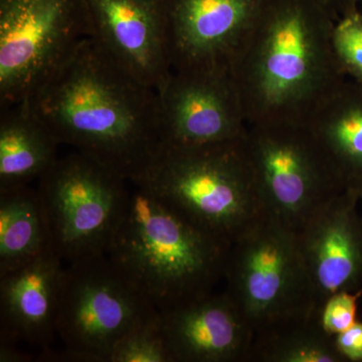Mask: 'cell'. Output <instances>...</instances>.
<instances>
[{"instance_id": "6da1fadb", "label": "cell", "mask_w": 362, "mask_h": 362, "mask_svg": "<svg viewBox=\"0 0 362 362\" xmlns=\"http://www.w3.org/2000/svg\"><path fill=\"white\" fill-rule=\"evenodd\" d=\"M26 103L59 144L70 145L128 180L160 149L157 90L124 70L90 37Z\"/></svg>"}, {"instance_id": "7a4b0ae2", "label": "cell", "mask_w": 362, "mask_h": 362, "mask_svg": "<svg viewBox=\"0 0 362 362\" xmlns=\"http://www.w3.org/2000/svg\"><path fill=\"white\" fill-rule=\"evenodd\" d=\"M335 21L313 0H271L230 71L247 126L306 125L342 87Z\"/></svg>"}, {"instance_id": "3957f363", "label": "cell", "mask_w": 362, "mask_h": 362, "mask_svg": "<svg viewBox=\"0 0 362 362\" xmlns=\"http://www.w3.org/2000/svg\"><path fill=\"white\" fill-rule=\"evenodd\" d=\"M230 246L130 182L107 257L164 312L214 292L225 275Z\"/></svg>"}, {"instance_id": "277c9868", "label": "cell", "mask_w": 362, "mask_h": 362, "mask_svg": "<svg viewBox=\"0 0 362 362\" xmlns=\"http://www.w3.org/2000/svg\"><path fill=\"white\" fill-rule=\"evenodd\" d=\"M244 138L206 146H161L129 181L232 245L266 214Z\"/></svg>"}, {"instance_id": "5b68a950", "label": "cell", "mask_w": 362, "mask_h": 362, "mask_svg": "<svg viewBox=\"0 0 362 362\" xmlns=\"http://www.w3.org/2000/svg\"><path fill=\"white\" fill-rule=\"evenodd\" d=\"M223 279L255 337L320 314L297 233L269 214L233 243Z\"/></svg>"}, {"instance_id": "8992f818", "label": "cell", "mask_w": 362, "mask_h": 362, "mask_svg": "<svg viewBox=\"0 0 362 362\" xmlns=\"http://www.w3.org/2000/svg\"><path fill=\"white\" fill-rule=\"evenodd\" d=\"M37 189L54 254L68 264L107 255L129 197L125 176L76 151L57 159Z\"/></svg>"}, {"instance_id": "52a82bcc", "label": "cell", "mask_w": 362, "mask_h": 362, "mask_svg": "<svg viewBox=\"0 0 362 362\" xmlns=\"http://www.w3.org/2000/svg\"><path fill=\"white\" fill-rule=\"evenodd\" d=\"M244 147L266 214L296 233L346 188L306 125H249Z\"/></svg>"}, {"instance_id": "ba28073f", "label": "cell", "mask_w": 362, "mask_h": 362, "mask_svg": "<svg viewBox=\"0 0 362 362\" xmlns=\"http://www.w3.org/2000/svg\"><path fill=\"white\" fill-rule=\"evenodd\" d=\"M158 312L107 255L69 264L57 319L64 344L59 357L109 362L120 338Z\"/></svg>"}, {"instance_id": "9c48e42d", "label": "cell", "mask_w": 362, "mask_h": 362, "mask_svg": "<svg viewBox=\"0 0 362 362\" xmlns=\"http://www.w3.org/2000/svg\"><path fill=\"white\" fill-rule=\"evenodd\" d=\"M90 37L86 0H0V105L26 103Z\"/></svg>"}, {"instance_id": "30bf717a", "label": "cell", "mask_w": 362, "mask_h": 362, "mask_svg": "<svg viewBox=\"0 0 362 362\" xmlns=\"http://www.w3.org/2000/svg\"><path fill=\"white\" fill-rule=\"evenodd\" d=\"M157 90L161 146L238 141L247 121L230 71H173Z\"/></svg>"}, {"instance_id": "8fae6325", "label": "cell", "mask_w": 362, "mask_h": 362, "mask_svg": "<svg viewBox=\"0 0 362 362\" xmlns=\"http://www.w3.org/2000/svg\"><path fill=\"white\" fill-rule=\"evenodd\" d=\"M271 0H165L173 71H232Z\"/></svg>"}, {"instance_id": "7c38bea8", "label": "cell", "mask_w": 362, "mask_h": 362, "mask_svg": "<svg viewBox=\"0 0 362 362\" xmlns=\"http://www.w3.org/2000/svg\"><path fill=\"white\" fill-rule=\"evenodd\" d=\"M90 37L124 70L158 89L173 71L165 0H86Z\"/></svg>"}, {"instance_id": "4fadbf2b", "label": "cell", "mask_w": 362, "mask_h": 362, "mask_svg": "<svg viewBox=\"0 0 362 362\" xmlns=\"http://www.w3.org/2000/svg\"><path fill=\"white\" fill-rule=\"evenodd\" d=\"M359 192L345 188L318 209L297 233L317 308L339 292L362 284V218Z\"/></svg>"}, {"instance_id": "5bb4252c", "label": "cell", "mask_w": 362, "mask_h": 362, "mask_svg": "<svg viewBox=\"0 0 362 362\" xmlns=\"http://www.w3.org/2000/svg\"><path fill=\"white\" fill-rule=\"evenodd\" d=\"M171 362L250 361L255 333L228 293L160 312Z\"/></svg>"}, {"instance_id": "9a60e30c", "label": "cell", "mask_w": 362, "mask_h": 362, "mask_svg": "<svg viewBox=\"0 0 362 362\" xmlns=\"http://www.w3.org/2000/svg\"><path fill=\"white\" fill-rule=\"evenodd\" d=\"M65 269L49 251L0 276V340L42 346L52 341Z\"/></svg>"}, {"instance_id": "2e32d148", "label": "cell", "mask_w": 362, "mask_h": 362, "mask_svg": "<svg viewBox=\"0 0 362 362\" xmlns=\"http://www.w3.org/2000/svg\"><path fill=\"white\" fill-rule=\"evenodd\" d=\"M59 142L28 103L1 108L0 190L30 185L57 161Z\"/></svg>"}, {"instance_id": "e0dca14e", "label": "cell", "mask_w": 362, "mask_h": 362, "mask_svg": "<svg viewBox=\"0 0 362 362\" xmlns=\"http://www.w3.org/2000/svg\"><path fill=\"white\" fill-rule=\"evenodd\" d=\"M346 188L362 185V85L343 84L306 124Z\"/></svg>"}, {"instance_id": "ac0fdd59", "label": "cell", "mask_w": 362, "mask_h": 362, "mask_svg": "<svg viewBox=\"0 0 362 362\" xmlns=\"http://www.w3.org/2000/svg\"><path fill=\"white\" fill-rule=\"evenodd\" d=\"M52 251L51 235L37 189L0 190V276Z\"/></svg>"}, {"instance_id": "d6986e66", "label": "cell", "mask_w": 362, "mask_h": 362, "mask_svg": "<svg viewBox=\"0 0 362 362\" xmlns=\"http://www.w3.org/2000/svg\"><path fill=\"white\" fill-rule=\"evenodd\" d=\"M250 361L343 362L334 337L321 327L319 317L284 324L255 337Z\"/></svg>"}, {"instance_id": "ffe728a7", "label": "cell", "mask_w": 362, "mask_h": 362, "mask_svg": "<svg viewBox=\"0 0 362 362\" xmlns=\"http://www.w3.org/2000/svg\"><path fill=\"white\" fill-rule=\"evenodd\" d=\"M109 362H171L162 332L160 312L120 338Z\"/></svg>"}, {"instance_id": "44dd1931", "label": "cell", "mask_w": 362, "mask_h": 362, "mask_svg": "<svg viewBox=\"0 0 362 362\" xmlns=\"http://www.w3.org/2000/svg\"><path fill=\"white\" fill-rule=\"evenodd\" d=\"M332 45L343 71L362 85V13L354 8L335 21Z\"/></svg>"}, {"instance_id": "7402d4cb", "label": "cell", "mask_w": 362, "mask_h": 362, "mask_svg": "<svg viewBox=\"0 0 362 362\" xmlns=\"http://www.w3.org/2000/svg\"><path fill=\"white\" fill-rule=\"evenodd\" d=\"M357 294L339 292L326 300L319 314V322L328 335L337 337L356 322Z\"/></svg>"}, {"instance_id": "603a6c76", "label": "cell", "mask_w": 362, "mask_h": 362, "mask_svg": "<svg viewBox=\"0 0 362 362\" xmlns=\"http://www.w3.org/2000/svg\"><path fill=\"white\" fill-rule=\"evenodd\" d=\"M334 342L343 361H362V322L356 321L349 329L337 334Z\"/></svg>"}, {"instance_id": "cb8c5ba5", "label": "cell", "mask_w": 362, "mask_h": 362, "mask_svg": "<svg viewBox=\"0 0 362 362\" xmlns=\"http://www.w3.org/2000/svg\"><path fill=\"white\" fill-rule=\"evenodd\" d=\"M30 356L21 352L18 343L0 340V362H25L30 361Z\"/></svg>"}, {"instance_id": "d4e9b609", "label": "cell", "mask_w": 362, "mask_h": 362, "mask_svg": "<svg viewBox=\"0 0 362 362\" xmlns=\"http://www.w3.org/2000/svg\"><path fill=\"white\" fill-rule=\"evenodd\" d=\"M313 1L329 11L337 20L342 14L354 9V0H313Z\"/></svg>"}, {"instance_id": "484cf974", "label": "cell", "mask_w": 362, "mask_h": 362, "mask_svg": "<svg viewBox=\"0 0 362 362\" xmlns=\"http://www.w3.org/2000/svg\"><path fill=\"white\" fill-rule=\"evenodd\" d=\"M358 192H359V199L362 201V185L358 188Z\"/></svg>"}]
</instances>
